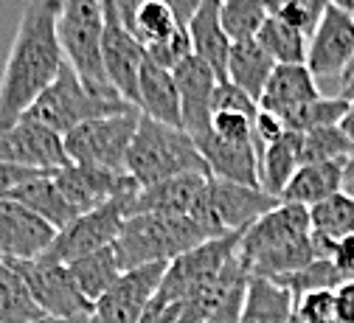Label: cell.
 <instances>
[{
    "label": "cell",
    "instance_id": "cell-1",
    "mask_svg": "<svg viewBox=\"0 0 354 323\" xmlns=\"http://www.w3.org/2000/svg\"><path fill=\"white\" fill-rule=\"evenodd\" d=\"M57 34V0H31L23 9L0 76V124L17 121L46 93L65 65Z\"/></svg>",
    "mask_w": 354,
    "mask_h": 323
},
{
    "label": "cell",
    "instance_id": "cell-2",
    "mask_svg": "<svg viewBox=\"0 0 354 323\" xmlns=\"http://www.w3.org/2000/svg\"><path fill=\"white\" fill-rule=\"evenodd\" d=\"M236 256L250 275L273 282L309 267L318 259L309 208L279 203L242 234Z\"/></svg>",
    "mask_w": 354,
    "mask_h": 323
},
{
    "label": "cell",
    "instance_id": "cell-3",
    "mask_svg": "<svg viewBox=\"0 0 354 323\" xmlns=\"http://www.w3.org/2000/svg\"><path fill=\"white\" fill-rule=\"evenodd\" d=\"M219 239L194 222L192 216H166V214H132L115 239L118 261L127 270L144 264H169L192 248Z\"/></svg>",
    "mask_w": 354,
    "mask_h": 323
},
{
    "label": "cell",
    "instance_id": "cell-4",
    "mask_svg": "<svg viewBox=\"0 0 354 323\" xmlns=\"http://www.w3.org/2000/svg\"><path fill=\"white\" fill-rule=\"evenodd\" d=\"M127 172L136 177L141 189L155 186V183L177 177V174H186V172L211 174L205 158L200 155L194 144V138L186 129L152 121L147 116H141L136 138L129 144Z\"/></svg>",
    "mask_w": 354,
    "mask_h": 323
},
{
    "label": "cell",
    "instance_id": "cell-5",
    "mask_svg": "<svg viewBox=\"0 0 354 323\" xmlns=\"http://www.w3.org/2000/svg\"><path fill=\"white\" fill-rule=\"evenodd\" d=\"M57 34L68 65L96 93L118 96L102 62L104 3L102 0H57ZM124 99V96H121Z\"/></svg>",
    "mask_w": 354,
    "mask_h": 323
},
{
    "label": "cell",
    "instance_id": "cell-6",
    "mask_svg": "<svg viewBox=\"0 0 354 323\" xmlns=\"http://www.w3.org/2000/svg\"><path fill=\"white\" fill-rule=\"evenodd\" d=\"M127 110H138V107L129 104L121 96L96 93V90L87 87L82 82V76L65 62L59 76L54 79V84L28 107V113L23 118H31L65 138L71 129H76L84 121L127 113Z\"/></svg>",
    "mask_w": 354,
    "mask_h": 323
},
{
    "label": "cell",
    "instance_id": "cell-7",
    "mask_svg": "<svg viewBox=\"0 0 354 323\" xmlns=\"http://www.w3.org/2000/svg\"><path fill=\"white\" fill-rule=\"evenodd\" d=\"M281 200L268 194L264 189L242 186V183L208 177L203 200L197 211L192 214L194 222H200L211 237H228V234H245V230L268 211H273Z\"/></svg>",
    "mask_w": 354,
    "mask_h": 323
},
{
    "label": "cell",
    "instance_id": "cell-8",
    "mask_svg": "<svg viewBox=\"0 0 354 323\" xmlns=\"http://www.w3.org/2000/svg\"><path fill=\"white\" fill-rule=\"evenodd\" d=\"M138 121H141V110H127L79 124L65 135L68 160L127 172V152L132 138H136Z\"/></svg>",
    "mask_w": 354,
    "mask_h": 323
},
{
    "label": "cell",
    "instance_id": "cell-9",
    "mask_svg": "<svg viewBox=\"0 0 354 323\" xmlns=\"http://www.w3.org/2000/svg\"><path fill=\"white\" fill-rule=\"evenodd\" d=\"M239 239H242V234H228L219 239H208V242L192 248L189 253L177 256L174 261H169L158 293L171 301H189L192 295L211 290L214 284L225 279L228 267L234 264Z\"/></svg>",
    "mask_w": 354,
    "mask_h": 323
},
{
    "label": "cell",
    "instance_id": "cell-10",
    "mask_svg": "<svg viewBox=\"0 0 354 323\" xmlns=\"http://www.w3.org/2000/svg\"><path fill=\"white\" fill-rule=\"evenodd\" d=\"M136 194L118 197L102 208H93V211L76 216L68 228H62L57 234V239L46 256L68 264L79 256H87V253H96L102 248L115 245L124 222L132 216V200H136Z\"/></svg>",
    "mask_w": 354,
    "mask_h": 323
},
{
    "label": "cell",
    "instance_id": "cell-11",
    "mask_svg": "<svg viewBox=\"0 0 354 323\" xmlns=\"http://www.w3.org/2000/svg\"><path fill=\"white\" fill-rule=\"evenodd\" d=\"M28 284L37 306L51 317H93V301H87L76 287L71 267L51 256L15 261Z\"/></svg>",
    "mask_w": 354,
    "mask_h": 323
},
{
    "label": "cell",
    "instance_id": "cell-12",
    "mask_svg": "<svg viewBox=\"0 0 354 323\" xmlns=\"http://www.w3.org/2000/svg\"><path fill=\"white\" fill-rule=\"evenodd\" d=\"M54 180L65 200L79 211L87 214L93 208H102L118 197L136 194L141 186L129 172L104 169V166H84V163H68L54 172Z\"/></svg>",
    "mask_w": 354,
    "mask_h": 323
},
{
    "label": "cell",
    "instance_id": "cell-13",
    "mask_svg": "<svg viewBox=\"0 0 354 323\" xmlns=\"http://www.w3.org/2000/svg\"><path fill=\"white\" fill-rule=\"evenodd\" d=\"M104 3V34H102V62L107 71L110 84L118 90L129 104L138 102V79L141 68L147 62V48L132 37L124 23L118 20V12L113 0H102Z\"/></svg>",
    "mask_w": 354,
    "mask_h": 323
},
{
    "label": "cell",
    "instance_id": "cell-14",
    "mask_svg": "<svg viewBox=\"0 0 354 323\" xmlns=\"http://www.w3.org/2000/svg\"><path fill=\"white\" fill-rule=\"evenodd\" d=\"M0 163L31 166V169H62L68 166L65 138L31 118L0 124Z\"/></svg>",
    "mask_w": 354,
    "mask_h": 323
},
{
    "label": "cell",
    "instance_id": "cell-15",
    "mask_svg": "<svg viewBox=\"0 0 354 323\" xmlns=\"http://www.w3.org/2000/svg\"><path fill=\"white\" fill-rule=\"evenodd\" d=\"M169 264H144L127 270L121 279L96 301L93 323H141L144 309L160 290Z\"/></svg>",
    "mask_w": 354,
    "mask_h": 323
},
{
    "label": "cell",
    "instance_id": "cell-16",
    "mask_svg": "<svg viewBox=\"0 0 354 323\" xmlns=\"http://www.w3.org/2000/svg\"><path fill=\"white\" fill-rule=\"evenodd\" d=\"M59 230L23 203L0 197V256L9 261H28L46 256Z\"/></svg>",
    "mask_w": 354,
    "mask_h": 323
},
{
    "label": "cell",
    "instance_id": "cell-17",
    "mask_svg": "<svg viewBox=\"0 0 354 323\" xmlns=\"http://www.w3.org/2000/svg\"><path fill=\"white\" fill-rule=\"evenodd\" d=\"M354 57V17L329 6L324 20L309 37L306 68L315 76H337L348 68Z\"/></svg>",
    "mask_w": 354,
    "mask_h": 323
},
{
    "label": "cell",
    "instance_id": "cell-18",
    "mask_svg": "<svg viewBox=\"0 0 354 323\" xmlns=\"http://www.w3.org/2000/svg\"><path fill=\"white\" fill-rule=\"evenodd\" d=\"M171 73H174V82H177V93H180L183 129L192 138H200V135L211 132V118H214L211 99H214V87L219 82L216 71L205 59L192 54Z\"/></svg>",
    "mask_w": 354,
    "mask_h": 323
},
{
    "label": "cell",
    "instance_id": "cell-19",
    "mask_svg": "<svg viewBox=\"0 0 354 323\" xmlns=\"http://www.w3.org/2000/svg\"><path fill=\"white\" fill-rule=\"evenodd\" d=\"M211 174L186 172L169 180H160L155 186L138 189L132 200V214H166V216H192L203 200L205 183Z\"/></svg>",
    "mask_w": 354,
    "mask_h": 323
},
{
    "label": "cell",
    "instance_id": "cell-20",
    "mask_svg": "<svg viewBox=\"0 0 354 323\" xmlns=\"http://www.w3.org/2000/svg\"><path fill=\"white\" fill-rule=\"evenodd\" d=\"M194 144H197L200 155L205 158L211 177L261 189L256 141H250V144H228V141H223V138H216L214 132H205V135L194 138Z\"/></svg>",
    "mask_w": 354,
    "mask_h": 323
},
{
    "label": "cell",
    "instance_id": "cell-21",
    "mask_svg": "<svg viewBox=\"0 0 354 323\" xmlns=\"http://www.w3.org/2000/svg\"><path fill=\"white\" fill-rule=\"evenodd\" d=\"M315 79L318 76L306 65H276V71L268 79V87H264V93L259 99V107L284 118L287 113L298 110L301 104L321 99Z\"/></svg>",
    "mask_w": 354,
    "mask_h": 323
},
{
    "label": "cell",
    "instance_id": "cell-22",
    "mask_svg": "<svg viewBox=\"0 0 354 323\" xmlns=\"http://www.w3.org/2000/svg\"><path fill=\"white\" fill-rule=\"evenodd\" d=\"M136 107L141 110V116H147L152 121L183 129V110H180V93H177L174 73L160 68L149 57H147V62L141 68Z\"/></svg>",
    "mask_w": 354,
    "mask_h": 323
},
{
    "label": "cell",
    "instance_id": "cell-23",
    "mask_svg": "<svg viewBox=\"0 0 354 323\" xmlns=\"http://www.w3.org/2000/svg\"><path fill=\"white\" fill-rule=\"evenodd\" d=\"M219 9H223V0H203L197 15L186 26V31L192 37V51L200 59H205L216 71L219 79H225L234 39L228 37V31L223 26V15H219Z\"/></svg>",
    "mask_w": 354,
    "mask_h": 323
},
{
    "label": "cell",
    "instance_id": "cell-24",
    "mask_svg": "<svg viewBox=\"0 0 354 323\" xmlns=\"http://www.w3.org/2000/svg\"><path fill=\"white\" fill-rule=\"evenodd\" d=\"M343 183H346V158L324 160V163H304L287 183V189L281 192V203L315 208L318 203L343 192Z\"/></svg>",
    "mask_w": 354,
    "mask_h": 323
},
{
    "label": "cell",
    "instance_id": "cell-25",
    "mask_svg": "<svg viewBox=\"0 0 354 323\" xmlns=\"http://www.w3.org/2000/svg\"><path fill=\"white\" fill-rule=\"evenodd\" d=\"M292 317H295V295L273 279L250 275L242 298L239 323H292Z\"/></svg>",
    "mask_w": 354,
    "mask_h": 323
},
{
    "label": "cell",
    "instance_id": "cell-26",
    "mask_svg": "<svg viewBox=\"0 0 354 323\" xmlns=\"http://www.w3.org/2000/svg\"><path fill=\"white\" fill-rule=\"evenodd\" d=\"M259 147V180L261 189L279 197L287 189L292 174L301 169V135L298 132H284L273 144H256Z\"/></svg>",
    "mask_w": 354,
    "mask_h": 323
},
{
    "label": "cell",
    "instance_id": "cell-27",
    "mask_svg": "<svg viewBox=\"0 0 354 323\" xmlns=\"http://www.w3.org/2000/svg\"><path fill=\"white\" fill-rule=\"evenodd\" d=\"M9 200L23 203L28 211H34L37 216H42L48 225H54L57 230L68 228L76 216H82V214L65 200V194L59 192L57 180H54V172H51V174H42V177H34V180L23 183V186H17V189L9 194Z\"/></svg>",
    "mask_w": 354,
    "mask_h": 323
},
{
    "label": "cell",
    "instance_id": "cell-28",
    "mask_svg": "<svg viewBox=\"0 0 354 323\" xmlns=\"http://www.w3.org/2000/svg\"><path fill=\"white\" fill-rule=\"evenodd\" d=\"M273 71H276V62L270 59V54L264 51L256 39H239V42L231 45L225 79L239 84L245 93H250L256 102L261 99Z\"/></svg>",
    "mask_w": 354,
    "mask_h": 323
},
{
    "label": "cell",
    "instance_id": "cell-29",
    "mask_svg": "<svg viewBox=\"0 0 354 323\" xmlns=\"http://www.w3.org/2000/svg\"><path fill=\"white\" fill-rule=\"evenodd\" d=\"M68 267H71V275H73L76 287L82 290V295H84L87 301H93V306H96V301L124 275V267H121L118 253H115L113 245H110V248H102V250H96V253L79 256V259L68 261Z\"/></svg>",
    "mask_w": 354,
    "mask_h": 323
},
{
    "label": "cell",
    "instance_id": "cell-30",
    "mask_svg": "<svg viewBox=\"0 0 354 323\" xmlns=\"http://www.w3.org/2000/svg\"><path fill=\"white\" fill-rule=\"evenodd\" d=\"M46 317L28 293V284L15 261L0 256V323H34Z\"/></svg>",
    "mask_w": 354,
    "mask_h": 323
},
{
    "label": "cell",
    "instance_id": "cell-31",
    "mask_svg": "<svg viewBox=\"0 0 354 323\" xmlns=\"http://www.w3.org/2000/svg\"><path fill=\"white\" fill-rule=\"evenodd\" d=\"M256 42L270 54L276 65H306V51H309V37L301 34L298 28L287 26L279 17H268L256 34Z\"/></svg>",
    "mask_w": 354,
    "mask_h": 323
},
{
    "label": "cell",
    "instance_id": "cell-32",
    "mask_svg": "<svg viewBox=\"0 0 354 323\" xmlns=\"http://www.w3.org/2000/svg\"><path fill=\"white\" fill-rule=\"evenodd\" d=\"M351 99H346V96H332V99H315V102H309V104H301L298 110H292V113H287L281 121H284V127L290 129V132H298V135H304V132H313V129H318V127H337L346 116H348V110H351Z\"/></svg>",
    "mask_w": 354,
    "mask_h": 323
},
{
    "label": "cell",
    "instance_id": "cell-33",
    "mask_svg": "<svg viewBox=\"0 0 354 323\" xmlns=\"http://www.w3.org/2000/svg\"><path fill=\"white\" fill-rule=\"evenodd\" d=\"M177 28H183V26L177 23L174 12L163 3V0H144L136 12V17H132V23L127 26V31L136 37L144 48H152V45L163 42Z\"/></svg>",
    "mask_w": 354,
    "mask_h": 323
},
{
    "label": "cell",
    "instance_id": "cell-34",
    "mask_svg": "<svg viewBox=\"0 0 354 323\" xmlns=\"http://www.w3.org/2000/svg\"><path fill=\"white\" fill-rule=\"evenodd\" d=\"M313 216V234L329 237V239H343L354 234V194L337 192L329 200L309 208Z\"/></svg>",
    "mask_w": 354,
    "mask_h": 323
},
{
    "label": "cell",
    "instance_id": "cell-35",
    "mask_svg": "<svg viewBox=\"0 0 354 323\" xmlns=\"http://www.w3.org/2000/svg\"><path fill=\"white\" fill-rule=\"evenodd\" d=\"M354 152V141L346 135V129L337 127H318L313 132L301 135V166L304 163H324V160H340Z\"/></svg>",
    "mask_w": 354,
    "mask_h": 323
},
{
    "label": "cell",
    "instance_id": "cell-36",
    "mask_svg": "<svg viewBox=\"0 0 354 323\" xmlns=\"http://www.w3.org/2000/svg\"><path fill=\"white\" fill-rule=\"evenodd\" d=\"M223 26L234 42L239 39H256L259 28L268 23V0H223Z\"/></svg>",
    "mask_w": 354,
    "mask_h": 323
},
{
    "label": "cell",
    "instance_id": "cell-37",
    "mask_svg": "<svg viewBox=\"0 0 354 323\" xmlns=\"http://www.w3.org/2000/svg\"><path fill=\"white\" fill-rule=\"evenodd\" d=\"M329 6L332 0H268V12L273 17L284 20L287 26L298 28L306 37H313Z\"/></svg>",
    "mask_w": 354,
    "mask_h": 323
},
{
    "label": "cell",
    "instance_id": "cell-38",
    "mask_svg": "<svg viewBox=\"0 0 354 323\" xmlns=\"http://www.w3.org/2000/svg\"><path fill=\"white\" fill-rule=\"evenodd\" d=\"M211 110L214 113H242L248 118H256L259 113V102L245 93L239 84H234L231 79H219L214 87V99H211Z\"/></svg>",
    "mask_w": 354,
    "mask_h": 323
},
{
    "label": "cell",
    "instance_id": "cell-39",
    "mask_svg": "<svg viewBox=\"0 0 354 323\" xmlns=\"http://www.w3.org/2000/svg\"><path fill=\"white\" fill-rule=\"evenodd\" d=\"M194 51H192V37L186 28H177L171 37H166L163 42L152 45V48H147V57L152 62H158L160 68L166 71H174L177 65H180L183 59H189Z\"/></svg>",
    "mask_w": 354,
    "mask_h": 323
},
{
    "label": "cell",
    "instance_id": "cell-40",
    "mask_svg": "<svg viewBox=\"0 0 354 323\" xmlns=\"http://www.w3.org/2000/svg\"><path fill=\"white\" fill-rule=\"evenodd\" d=\"M256 118H248L242 113H214L211 118V132L223 138L228 144H250L256 141Z\"/></svg>",
    "mask_w": 354,
    "mask_h": 323
},
{
    "label": "cell",
    "instance_id": "cell-41",
    "mask_svg": "<svg viewBox=\"0 0 354 323\" xmlns=\"http://www.w3.org/2000/svg\"><path fill=\"white\" fill-rule=\"evenodd\" d=\"M57 169H31V166H12V163H0V197H9L17 186L42 177V174H51Z\"/></svg>",
    "mask_w": 354,
    "mask_h": 323
},
{
    "label": "cell",
    "instance_id": "cell-42",
    "mask_svg": "<svg viewBox=\"0 0 354 323\" xmlns=\"http://www.w3.org/2000/svg\"><path fill=\"white\" fill-rule=\"evenodd\" d=\"M180 312H183V301H171V298L155 293V298L144 309L141 323H180Z\"/></svg>",
    "mask_w": 354,
    "mask_h": 323
},
{
    "label": "cell",
    "instance_id": "cell-43",
    "mask_svg": "<svg viewBox=\"0 0 354 323\" xmlns=\"http://www.w3.org/2000/svg\"><path fill=\"white\" fill-rule=\"evenodd\" d=\"M253 127H256V144H273V141H279V138L287 132L281 116L268 113V110H261V107H259V113H256Z\"/></svg>",
    "mask_w": 354,
    "mask_h": 323
},
{
    "label": "cell",
    "instance_id": "cell-44",
    "mask_svg": "<svg viewBox=\"0 0 354 323\" xmlns=\"http://www.w3.org/2000/svg\"><path fill=\"white\" fill-rule=\"evenodd\" d=\"M335 317L337 323H354V279L335 287Z\"/></svg>",
    "mask_w": 354,
    "mask_h": 323
},
{
    "label": "cell",
    "instance_id": "cell-45",
    "mask_svg": "<svg viewBox=\"0 0 354 323\" xmlns=\"http://www.w3.org/2000/svg\"><path fill=\"white\" fill-rule=\"evenodd\" d=\"M163 3L174 12V17H177V23H180L183 28L192 23V17L197 15V9H200V3L203 0H163Z\"/></svg>",
    "mask_w": 354,
    "mask_h": 323
},
{
    "label": "cell",
    "instance_id": "cell-46",
    "mask_svg": "<svg viewBox=\"0 0 354 323\" xmlns=\"http://www.w3.org/2000/svg\"><path fill=\"white\" fill-rule=\"evenodd\" d=\"M93 317H51V315H46V317H39V320H34V323H91Z\"/></svg>",
    "mask_w": 354,
    "mask_h": 323
},
{
    "label": "cell",
    "instance_id": "cell-47",
    "mask_svg": "<svg viewBox=\"0 0 354 323\" xmlns=\"http://www.w3.org/2000/svg\"><path fill=\"white\" fill-rule=\"evenodd\" d=\"M340 127L346 129V135L351 138V141H354V104H351V110H348V116L340 121Z\"/></svg>",
    "mask_w": 354,
    "mask_h": 323
},
{
    "label": "cell",
    "instance_id": "cell-48",
    "mask_svg": "<svg viewBox=\"0 0 354 323\" xmlns=\"http://www.w3.org/2000/svg\"><path fill=\"white\" fill-rule=\"evenodd\" d=\"M332 6H337L340 12H346V15L354 17V0H332Z\"/></svg>",
    "mask_w": 354,
    "mask_h": 323
},
{
    "label": "cell",
    "instance_id": "cell-49",
    "mask_svg": "<svg viewBox=\"0 0 354 323\" xmlns=\"http://www.w3.org/2000/svg\"><path fill=\"white\" fill-rule=\"evenodd\" d=\"M346 180H354V152L346 158Z\"/></svg>",
    "mask_w": 354,
    "mask_h": 323
},
{
    "label": "cell",
    "instance_id": "cell-50",
    "mask_svg": "<svg viewBox=\"0 0 354 323\" xmlns=\"http://www.w3.org/2000/svg\"><path fill=\"white\" fill-rule=\"evenodd\" d=\"M292 323H301V320H298V315H295V317H292Z\"/></svg>",
    "mask_w": 354,
    "mask_h": 323
},
{
    "label": "cell",
    "instance_id": "cell-51",
    "mask_svg": "<svg viewBox=\"0 0 354 323\" xmlns=\"http://www.w3.org/2000/svg\"><path fill=\"white\" fill-rule=\"evenodd\" d=\"M91 323H93V320H91Z\"/></svg>",
    "mask_w": 354,
    "mask_h": 323
}]
</instances>
